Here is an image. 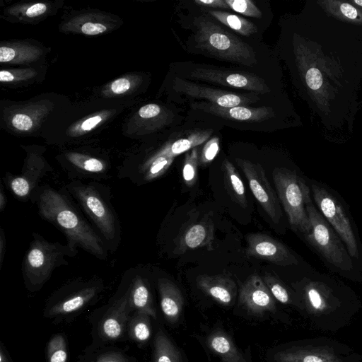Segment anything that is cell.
<instances>
[{
	"mask_svg": "<svg viewBox=\"0 0 362 362\" xmlns=\"http://www.w3.org/2000/svg\"><path fill=\"white\" fill-rule=\"evenodd\" d=\"M32 202L36 204L39 216L64 233L72 251L77 254L80 247L97 259H107L104 240L64 187L40 185Z\"/></svg>",
	"mask_w": 362,
	"mask_h": 362,
	"instance_id": "cell-1",
	"label": "cell"
},
{
	"mask_svg": "<svg viewBox=\"0 0 362 362\" xmlns=\"http://www.w3.org/2000/svg\"><path fill=\"white\" fill-rule=\"evenodd\" d=\"M63 187L90 221L108 252H116L121 241V226L111 203L110 189L100 182L81 180H70Z\"/></svg>",
	"mask_w": 362,
	"mask_h": 362,
	"instance_id": "cell-2",
	"label": "cell"
},
{
	"mask_svg": "<svg viewBox=\"0 0 362 362\" xmlns=\"http://www.w3.org/2000/svg\"><path fill=\"white\" fill-rule=\"evenodd\" d=\"M104 290L103 280L97 276L69 281L49 297L43 316L57 322L68 321L96 303Z\"/></svg>",
	"mask_w": 362,
	"mask_h": 362,
	"instance_id": "cell-3",
	"label": "cell"
},
{
	"mask_svg": "<svg viewBox=\"0 0 362 362\" xmlns=\"http://www.w3.org/2000/svg\"><path fill=\"white\" fill-rule=\"evenodd\" d=\"M32 237L22 262V274L27 290L37 292L55 269L69 264L66 257H74L77 254L67 245L49 242L37 233H33Z\"/></svg>",
	"mask_w": 362,
	"mask_h": 362,
	"instance_id": "cell-4",
	"label": "cell"
},
{
	"mask_svg": "<svg viewBox=\"0 0 362 362\" xmlns=\"http://www.w3.org/2000/svg\"><path fill=\"white\" fill-rule=\"evenodd\" d=\"M196 46L218 59L252 66L257 63L253 48L211 21L205 14L196 18Z\"/></svg>",
	"mask_w": 362,
	"mask_h": 362,
	"instance_id": "cell-5",
	"label": "cell"
},
{
	"mask_svg": "<svg viewBox=\"0 0 362 362\" xmlns=\"http://www.w3.org/2000/svg\"><path fill=\"white\" fill-rule=\"evenodd\" d=\"M272 177L291 226L305 235L310 230L306 211L307 205L312 202L310 188L301 177L284 168H275Z\"/></svg>",
	"mask_w": 362,
	"mask_h": 362,
	"instance_id": "cell-6",
	"label": "cell"
},
{
	"mask_svg": "<svg viewBox=\"0 0 362 362\" xmlns=\"http://www.w3.org/2000/svg\"><path fill=\"white\" fill-rule=\"evenodd\" d=\"M132 313L125 288L119 296L95 310L91 316V346L111 345L128 339L127 323Z\"/></svg>",
	"mask_w": 362,
	"mask_h": 362,
	"instance_id": "cell-7",
	"label": "cell"
},
{
	"mask_svg": "<svg viewBox=\"0 0 362 362\" xmlns=\"http://www.w3.org/2000/svg\"><path fill=\"white\" fill-rule=\"evenodd\" d=\"M310 230L305 235L307 240L330 264L344 271L353 268L350 255L342 244L339 236L313 203L306 206Z\"/></svg>",
	"mask_w": 362,
	"mask_h": 362,
	"instance_id": "cell-8",
	"label": "cell"
},
{
	"mask_svg": "<svg viewBox=\"0 0 362 362\" xmlns=\"http://www.w3.org/2000/svg\"><path fill=\"white\" fill-rule=\"evenodd\" d=\"M313 198L323 216L334 228L351 257H358L356 240L349 221L339 202L326 189L312 185Z\"/></svg>",
	"mask_w": 362,
	"mask_h": 362,
	"instance_id": "cell-9",
	"label": "cell"
},
{
	"mask_svg": "<svg viewBox=\"0 0 362 362\" xmlns=\"http://www.w3.org/2000/svg\"><path fill=\"white\" fill-rule=\"evenodd\" d=\"M235 161L245 174L255 199L271 220L278 223L282 213L276 193L267 180L263 167L245 159L236 158Z\"/></svg>",
	"mask_w": 362,
	"mask_h": 362,
	"instance_id": "cell-10",
	"label": "cell"
},
{
	"mask_svg": "<svg viewBox=\"0 0 362 362\" xmlns=\"http://www.w3.org/2000/svg\"><path fill=\"white\" fill-rule=\"evenodd\" d=\"M52 168L40 159L30 158L18 175L6 173L3 181L17 199L31 200L40 186L42 179Z\"/></svg>",
	"mask_w": 362,
	"mask_h": 362,
	"instance_id": "cell-11",
	"label": "cell"
},
{
	"mask_svg": "<svg viewBox=\"0 0 362 362\" xmlns=\"http://www.w3.org/2000/svg\"><path fill=\"white\" fill-rule=\"evenodd\" d=\"M190 77L200 81L259 93L270 91L263 78L245 72L194 68L190 73Z\"/></svg>",
	"mask_w": 362,
	"mask_h": 362,
	"instance_id": "cell-12",
	"label": "cell"
},
{
	"mask_svg": "<svg viewBox=\"0 0 362 362\" xmlns=\"http://www.w3.org/2000/svg\"><path fill=\"white\" fill-rule=\"evenodd\" d=\"M247 254L255 258L264 259L280 266L297 264L298 261L281 243L262 233L247 236Z\"/></svg>",
	"mask_w": 362,
	"mask_h": 362,
	"instance_id": "cell-13",
	"label": "cell"
},
{
	"mask_svg": "<svg viewBox=\"0 0 362 362\" xmlns=\"http://www.w3.org/2000/svg\"><path fill=\"white\" fill-rule=\"evenodd\" d=\"M65 160L63 167L70 180L100 182L111 177L107 162L98 157L72 152L66 154Z\"/></svg>",
	"mask_w": 362,
	"mask_h": 362,
	"instance_id": "cell-14",
	"label": "cell"
},
{
	"mask_svg": "<svg viewBox=\"0 0 362 362\" xmlns=\"http://www.w3.org/2000/svg\"><path fill=\"white\" fill-rule=\"evenodd\" d=\"M174 88L177 91L188 96L206 99L209 103L222 107H233L240 105L245 106L251 103H254V97L250 95H239L222 90L202 86L179 78H175Z\"/></svg>",
	"mask_w": 362,
	"mask_h": 362,
	"instance_id": "cell-15",
	"label": "cell"
},
{
	"mask_svg": "<svg viewBox=\"0 0 362 362\" xmlns=\"http://www.w3.org/2000/svg\"><path fill=\"white\" fill-rule=\"evenodd\" d=\"M240 303L249 311L260 314L276 309L274 296L258 275L250 276L240 290Z\"/></svg>",
	"mask_w": 362,
	"mask_h": 362,
	"instance_id": "cell-16",
	"label": "cell"
},
{
	"mask_svg": "<svg viewBox=\"0 0 362 362\" xmlns=\"http://www.w3.org/2000/svg\"><path fill=\"white\" fill-rule=\"evenodd\" d=\"M192 107L217 117L240 122H259L274 115L272 108L268 107H250L240 105L222 107L210 103H194Z\"/></svg>",
	"mask_w": 362,
	"mask_h": 362,
	"instance_id": "cell-17",
	"label": "cell"
},
{
	"mask_svg": "<svg viewBox=\"0 0 362 362\" xmlns=\"http://www.w3.org/2000/svg\"><path fill=\"white\" fill-rule=\"evenodd\" d=\"M126 289L133 313L146 314L156 319L153 295L146 278L139 274L132 275Z\"/></svg>",
	"mask_w": 362,
	"mask_h": 362,
	"instance_id": "cell-18",
	"label": "cell"
},
{
	"mask_svg": "<svg viewBox=\"0 0 362 362\" xmlns=\"http://www.w3.org/2000/svg\"><path fill=\"white\" fill-rule=\"evenodd\" d=\"M197 284L206 294L221 304L230 305L235 298L236 284L226 276L201 275L197 278Z\"/></svg>",
	"mask_w": 362,
	"mask_h": 362,
	"instance_id": "cell-19",
	"label": "cell"
},
{
	"mask_svg": "<svg viewBox=\"0 0 362 362\" xmlns=\"http://www.w3.org/2000/svg\"><path fill=\"white\" fill-rule=\"evenodd\" d=\"M157 287L160 308L165 317L170 323H175L179 319L184 305L180 290L173 281L165 277L157 279Z\"/></svg>",
	"mask_w": 362,
	"mask_h": 362,
	"instance_id": "cell-20",
	"label": "cell"
},
{
	"mask_svg": "<svg viewBox=\"0 0 362 362\" xmlns=\"http://www.w3.org/2000/svg\"><path fill=\"white\" fill-rule=\"evenodd\" d=\"M276 362H342L329 348H297L278 353Z\"/></svg>",
	"mask_w": 362,
	"mask_h": 362,
	"instance_id": "cell-21",
	"label": "cell"
},
{
	"mask_svg": "<svg viewBox=\"0 0 362 362\" xmlns=\"http://www.w3.org/2000/svg\"><path fill=\"white\" fill-rule=\"evenodd\" d=\"M303 293L307 307L315 313L327 311L336 301L329 288L319 281H308L304 287Z\"/></svg>",
	"mask_w": 362,
	"mask_h": 362,
	"instance_id": "cell-22",
	"label": "cell"
},
{
	"mask_svg": "<svg viewBox=\"0 0 362 362\" xmlns=\"http://www.w3.org/2000/svg\"><path fill=\"white\" fill-rule=\"evenodd\" d=\"M212 129H201L189 132L183 136L168 143L153 156H166L170 158L192 149L205 142L212 134Z\"/></svg>",
	"mask_w": 362,
	"mask_h": 362,
	"instance_id": "cell-23",
	"label": "cell"
},
{
	"mask_svg": "<svg viewBox=\"0 0 362 362\" xmlns=\"http://www.w3.org/2000/svg\"><path fill=\"white\" fill-rule=\"evenodd\" d=\"M213 238V226L206 222L190 226L180 237L175 253L185 252L207 245Z\"/></svg>",
	"mask_w": 362,
	"mask_h": 362,
	"instance_id": "cell-24",
	"label": "cell"
},
{
	"mask_svg": "<svg viewBox=\"0 0 362 362\" xmlns=\"http://www.w3.org/2000/svg\"><path fill=\"white\" fill-rule=\"evenodd\" d=\"M136 358L128 355L123 349L105 345L88 346L78 357L76 362H136Z\"/></svg>",
	"mask_w": 362,
	"mask_h": 362,
	"instance_id": "cell-25",
	"label": "cell"
},
{
	"mask_svg": "<svg viewBox=\"0 0 362 362\" xmlns=\"http://www.w3.org/2000/svg\"><path fill=\"white\" fill-rule=\"evenodd\" d=\"M225 187L233 202L243 208L247 207L245 187L235 166L228 160L224 159L221 166Z\"/></svg>",
	"mask_w": 362,
	"mask_h": 362,
	"instance_id": "cell-26",
	"label": "cell"
},
{
	"mask_svg": "<svg viewBox=\"0 0 362 362\" xmlns=\"http://www.w3.org/2000/svg\"><path fill=\"white\" fill-rule=\"evenodd\" d=\"M208 343L224 362H247L233 341L223 333L216 332L211 334Z\"/></svg>",
	"mask_w": 362,
	"mask_h": 362,
	"instance_id": "cell-27",
	"label": "cell"
},
{
	"mask_svg": "<svg viewBox=\"0 0 362 362\" xmlns=\"http://www.w3.org/2000/svg\"><path fill=\"white\" fill-rule=\"evenodd\" d=\"M148 315L133 313L127 323V337L138 345L145 344L151 338V327Z\"/></svg>",
	"mask_w": 362,
	"mask_h": 362,
	"instance_id": "cell-28",
	"label": "cell"
},
{
	"mask_svg": "<svg viewBox=\"0 0 362 362\" xmlns=\"http://www.w3.org/2000/svg\"><path fill=\"white\" fill-rule=\"evenodd\" d=\"M153 362H182L180 351L162 330L154 339Z\"/></svg>",
	"mask_w": 362,
	"mask_h": 362,
	"instance_id": "cell-29",
	"label": "cell"
},
{
	"mask_svg": "<svg viewBox=\"0 0 362 362\" xmlns=\"http://www.w3.org/2000/svg\"><path fill=\"white\" fill-rule=\"evenodd\" d=\"M207 13L238 33L250 36L257 32L256 26L247 19L220 10H208Z\"/></svg>",
	"mask_w": 362,
	"mask_h": 362,
	"instance_id": "cell-30",
	"label": "cell"
},
{
	"mask_svg": "<svg viewBox=\"0 0 362 362\" xmlns=\"http://www.w3.org/2000/svg\"><path fill=\"white\" fill-rule=\"evenodd\" d=\"M46 355L47 362H69L68 345L64 334L57 333L49 339Z\"/></svg>",
	"mask_w": 362,
	"mask_h": 362,
	"instance_id": "cell-31",
	"label": "cell"
},
{
	"mask_svg": "<svg viewBox=\"0 0 362 362\" xmlns=\"http://www.w3.org/2000/svg\"><path fill=\"white\" fill-rule=\"evenodd\" d=\"M199 158V151L197 147L191 149L185 156L182 168V178L188 187L193 186L197 181Z\"/></svg>",
	"mask_w": 362,
	"mask_h": 362,
	"instance_id": "cell-32",
	"label": "cell"
},
{
	"mask_svg": "<svg viewBox=\"0 0 362 362\" xmlns=\"http://www.w3.org/2000/svg\"><path fill=\"white\" fill-rule=\"evenodd\" d=\"M230 8L244 16L260 18L262 12L253 1L250 0H226Z\"/></svg>",
	"mask_w": 362,
	"mask_h": 362,
	"instance_id": "cell-33",
	"label": "cell"
},
{
	"mask_svg": "<svg viewBox=\"0 0 362 362\" xmlns=\"http://www.w3.org/2000/svg\"><path fill=\"white\" fill-rule=\"evenodd\" d=\"M264 282L269 289L272 296L282 303H288L290 301V296L286 288L281 281L274 276L267 274L264 276Z\"/></svg>",
	"mask_w": 362,
	"mask_h": 362,
	"instance_id": "cell-34",
	"label": "cell"
},
{
	"mask_svg": "<svg viewBox=\"0 0 362 362\" xmlns=\"http://www.w3.org/2000/svg\"><path fill=\"white\" fill-rule=\"evenodd\" d=\"M219 151V139L214 137L209 140L202 148L199 158V164L206 165L216 157Z\"/></svg>",
	"mask_w": 362,
	"mask_h": 362,
	"instance_id": "cell-35",
	"label": "cell"
},
{
	"mask_svg": "<svg viewBox=\"0 0 362 362\" xmlns=\"http://www.w3.org/2000/svg\"><path fill=\"white\" fill-rule=\"evenodd\" d=\"M305 81L308 86L313 90H318L322 84V77L320 71L314 67L308 69L305 73Z\"/></svg>",
	"mask_w": 362,
	"mask_h": 362,
	"instance_id": "cell-36",
	"label": "cell"
},
{
	"mask_svg": "<svg viewBox=\"0 0 362 362\" xmlns=\"http://www.w3.org/2000/svg\"><path fill=\"white\" fill-rule=\"evenodd\" d=\"M11 122L16 129L21 131L30 130L33 127L32 119L25 114L18 113L15 115Z\"/></svg>",
	"mask_w": 362,
	"mask_h": 362,
	"instance_id": "cell-37",
	"label": "cell"
},
{
	"mask_svg": "<svg viewBox=\"0 0 362 362\" xmlns=\"http://www.w3.org/2000/svg\"><path fill=\"white\" fill-rule=\"evenodd\" d=\"M138 113L144 119L153 118L161 114V108L156 104H148L141 107Z\"/></svg>",
	"mask_w": 362,
	"mask_h": 362,
	"instance_id": "cell-38",
	"label": "cell"
},
{
	"mask_svg": "<svg viewBox=\"0 0 362 362\" xmlns=\"http://www.w3.org/2000/svg\"><path fill=\"white\" fill-rule=\"evenodd\" d=\"M106 30V26L99 23H86L83 24L81 28V30L83 34L89 35L103 33Z\"/></svg>",
	"mask_w": 362,
	"mask_h": 362,
	"instance_id": "cell-39",
	"label": "cell"
},
{
	"mask_svg": "<svg viewBox=\"0 0 362 362\" xmlns=\"http://www.w3.org/2000/svg\"><path fill=\"white\" fill-rule=\"evenodd\" d=\"M341 15L349 20H356L358 18V10L352 5L347 3H337Z\"/></svg>",
	"mask_w": 362,
	"mask_h": 362,
	"instance_id": "cell-40",
	"label": "cell"
},
{
	"mask_svg": "<svg viewBox=\"0 0 362 362\" xmlns=\"http://www.w3.org/2000/svg\"><path fill=\"white\" fill-rule=\"evenodd\" d=\"M130 82L128 79L122 78L113 81L111 85V90L115 94H122L130 88Z\"/></svg>",
	"mask_w": 362,
	"mask_h": 362,
	"instance_id": "cell-41",
	"label": "cell"
},
{
	"mask_svg": "<svg viewBox=\"0 0 362 362\" xmlns=\"http://www.w3.org/2000/svg\"><path fill=\"white\" fill-rule=\"evenodd\" d=\"M194 3L199 6L213 8H230L226 0H196Z\"/></svg>",
	"mask_w": 362,
	"mask_h": 362,
	"instance_id": "cell-42",
	"label": "cell"
},
{
	"mask_svg": "<svg viewBox=\"0 0 362 362\" xmlns=\"http://www.w3.org/2000/svg\"><path fill=\"white\" fill-rule=\"evenodd\" d=\"M47 10L45 4L38 3L30 6L25 11L26 16L30 18L35 17L44 13Z\"/></svg>",
	"mask_w": 362,
	"mask_h": 362,
	"instance_id": "cell-43",
	"label": "cell"
},
{
	"mask_svg": "<svg viewBox=\"0 0 362 362\" xmlns=\"http://www.w3.org/2000/svg\"><path fill=\"white\" fill-rule=\"evenodd\" d=\"M16 57V51L8 47L1 46L0 47V62H8Z\"/></svg>",
	"mask_w": 362,
	"mask_h": 362,
	"instance_id": "cell-44",
	"label": "cell"
},
{
	"mask_svg": "<svg viewBox=\"0 0 362 362\" xmlns=\"http://www.w3.org/2000/svg\"><path fill=\"white\" fill-rule=\"evenodd\" d=\"M102 120V117L96 115L86 119L81 125V128L84 131H89L93 129Z\"/></svg>",
	"mask_w": 362,
	"mask_h": 362,
	"instance_id": "cell-45",
	"label": "cell"
},
{
	"mask_svg": "<svg viewBox=\"0 0 362 362\" xmlns=\"http://www.w3.org/2000/svg\"><path fill=\"white\" fill-rule=\"evenodd\" d=\"M6 250V240L4 229L0 228V269L2 267Z\"/></svg>",
	"mask_w": 362,
	"mask_h": 362,
	"instance_id": "cell-46",
	"label": "cell"
},
{
	"mask_svg": "<svg viewBox=\"0 0 362 362\" xmlns=\"http://www.w3.org/2000/svg\"><path fill=\"white\" fill-rule=\"evenodd\" d=\"M0 362H13L4 344L0 345Z\"/></svg>",
	"mask_w": 362,
	"mask_h": 362,
	"instance_id": "cell-47",
	"label": "cell"
},
{
	"mask_svg": "<svg viewBox=\"0 0 362 362\" xmlns=\"http://www.w3.org/2000/svg\"><path fill=\"white\" fill-rule=\"evenodd\" d=\"M7 204V197L4 189V185L1 184L0 188V211L3 212Z\"/></svg>",
	"mask_w": 362,
	"mask_h": 362,
	"instance_id": "cell-48",
	"label": "cell"
},
{
	"mask_svg": "<svg viewBox=\"0 0 362 362\" xmlns=\"http://www.w3.org/2000/svg\"><path fill=\"white\" fill-rule=\"evenodd\" d=\"M14 78L13 75L6 70H1L0 71V81L1 82H10Z\"/></svg>",
	"mask_w": 362,
	"mask_h": 362,
	"instance_id": "cell-49",
	"label": "cell"
},
{
	"mask_svg": "<svg viewBox=\"0 0 362 362\" xmlns=\"http://www.w3.org/2000/svg\"><path fill=\"white\" fill-rule=\"evenodd\" d=\"M354 3L358 4L360 6H362V0H356V1H354Z\"/></svg>",
	"mask_w": 362,
	"mask_h": 362,
	"instance_id": "cell-50",
	"label": "cell"
}]
</instances>
